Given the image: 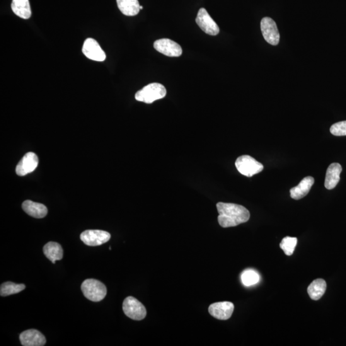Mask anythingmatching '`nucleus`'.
I'll list each match as a JSON object with an SVG mask.
<instances>
[{
    "instance_id": "nucleus-22",
    "label": "nucleus",
    "mask_w": 346,
    "mask_h": 346,
    "mask_svg": "<svg viewBox=\"0 0 346 346\" xmlns=\"http://www.w3.org/2000/svg\"><path fill=\"white\" fill-rule=\"evenodd\" d=\"M297 244L296 237H286L282 239L280 244L281 249L284 251L285 255L291 256L294 253Z\"/></svg>"
},
{
    "instance_id": "nucleus-15",
    "label": "nucleus",
    "mask_w": 346,
    "mask_h": 346,
    "mask_svg": "<svg viewBox=\"0 0 346 346\" xmlns=\"http://www.w3.org/2000/svg\"><path fill=\"white\" fill-rule=\"evenodd\" d=\"M342 171V166L338 163L331 164L326 171L324 186L328 190L333 189L340 181V175Z\"/></svg>"
},
{
    "instance_id": "nucleus-13",
    "label": "nucleus",
    "mask_w": 346,
    "mask_h": 346,
    "mask_svg": "<svg viewBox=\"0 0 346 346\" xmlns=\"http://www.w3.org/2000/svg\"><path fill=\"white\" fill-rule=\"evenodd\" d=\"M19 340L23 346H43L47 342L45 336L35 329L23 331L19 335Z\"/></svg>"
},
{
    "instance_id": "nucleus-23",
    "label": "nucleus",
    "mask_w": 346,
    "mask_h": 346,
    "mask_svg": "<svg viewBox=\"0 0 346 346\" xmlns=\"http://www.w3.org/2000/svg\"><path fill=\"white\" fill-rule=\"evenodd\" d=\"M241 280L243 284L246 287L257 284L260 280V276L255 271L248 270L244 271L241 275Z\"/></svg>"
},
{
    "instance_id": "nucleus-2",
    "label": "nucleus",
    "mask_w": 346,
    "mask_h": 346,
    "mask_svg": "<svg viewBox=\"0 0 346 346\" xmlns=\"http://www.w3.org/2000/svg\"><path fill=\"white\" fill-rule=\"evenodd\" d=\"M81 290L87 299L93 302L101 301L105 298L107 290L105 285L95 279H87L81 285Z\"/></svg>"
},
{
    "instance_id": "nucleus-12",
    "label": "nucleus",
    "mask_w": 346,
    "mask_h": 346,
    "mask_svg": "<svg viewBox=\"0 0 346 346\" xmlns=\"http://www.w3.org/2000/svg\"><path fill=\"white\" fill-rule=\"evenodd\" d=\"M38 164L39 159L37 155L33 153V152H28L17 165L16 174L20 176L28 175L37 168Z\"/></svg>"
},
{
    "instance_id": "nucleus-18",
    "label": "nucleus",
    "mask_w": 346,
    "mask_h": 346,
    "mask_svg": "<svg viewBox=\"0 0 346 346\" xmlns=\"http://www.w3.org/2000/svg\"><path fill=\"white\" fill-rule=\"evenodd\" d=\"M119 9L125 16H134L140 11L138 0H116Z\"/></svg>"
},
{
    "instance_id": "nucleus-11",
    "label": "nucleus",
    "mask_w": 346,
    "mask_h": 346,
    "mask_svg": "<svg viewBox=\"0 0 346 346\" xmlns=\"http://www.w3.org/2000/svg\"><path fill=\"white\" fill-rule=\"evenodd\" d=\"M234 311V304L231 302H215L210 304L209 312L212 316L219 320H228Z\"/></svg>"
},
{
    "instance_id": "nucleus-9",
    "label": "nucleus",
    "mask_w": 346,
    "mask_h": 346,
    "mask_svg": "<svg viewBox=\"0 0 346 346\" xmlns=\"http://www.w3.org/2000/svg\"><path fill=\"white\" fill-rule=\"evenodd\" d=\"M153 47L157 52L171 57H178L182 54V48L175 41L169 39H161L154 43Z\"/></svg>"
},
{
    "instance_id": "nucleus-14",
    "label": "nucleus",
    "mask_w": 346,
    "mask_h": 346,
    "mask_svg": "<svg viewBox=\"0 0 346 346\" xmlns=\"http://www.w3.org/2000/svg\"><path fill=\"white\" fill-rule=\"evenodd\" d=\"M314 183V178L312 176H307L302 179L298 185L290 190V197L296 200L302 199L308 195Z\"/></svg>"
},
{
    "instance_id": "nucleus-21",
    "label": "nucleus",
    "mask_w": 346,
    "mask_h": 346,
    "mask_svg": "<svg viewBox=\"0 0 346 346\" xmlns=\"http://www.w3.org/2000/svg\"><path fill=\"white\" fill-rule=\"evenodd\" d=\"M24 284H16L13 282H7L4 283L0 287V295L1 296H8L10 295L18 294L25 289Z\"/></svg>"
},
{
    "instance_id": "nucleus-1",
    "label": "nucleus",
    "mask_w": 346,
    "mask_h": 346,
    "mask_svg": "<svg viewBox=\"0 0 346 346\" xmlns=\"http://www.w3.org/2000/svg\"><path fill=\"white\" fill-rule=\"evenodd\" d=\"M217 209L218 222L222 228L237 226L250 219V212L240 205L220 202L217 204Z\"/></svg>"
},
{
    "instance_id": "nucleus-17",
    "label": "nucleus",
    "mask_w": 346,
    "mask_h": 346,
    "mask_svg": "<svg viewBox=\"0 0 346 346\" xmlns=\"http://www.w3.org/2000/svg\"><path fill=\"white\" fill-rule=\"evenodd\" d=\"M11 8L13 13L19 18L28 19L31 16V11L29 0H13Z\"/></svg>"
},
{
    "instance_id": "nucleus-24",
    "label": "nucleus",
    "mask_w": 346,
    "mask_h": 346,
    "mask_svg": "<svg viewBox=\"0 0 346 346\" xmlns=\"http://www.w3.org/2000/svg\"><path fill=\"white\" fill-rule=\"evenodd\" d=\"M331 134L335 136H345L346 135V121L338 122L331 126L330 128Z\"/></svg>"
},
{
    "instance_id": "nucleus-8",
    "label": "nucleus",
    "mask_w": 346,
    "mask_h": 346,
    "mask_svg": "<svg viewBox=\"0 0 346 346\" xmlns=\"http://www.w3.org/2000/svg\"><path fill=\"white\" fill-rule=\"evenodd\" d=\"M196 22L207 34L217 35L219 33L218 25L213 20L207 10L204 8L200 9L198 11Z\"/></svg>"
},
{
    "instance_id": "nucleus-3",
    "label": "nucleus",
    "mask_w": 346,
    "mask_h": 346,
    "mask_svg": "<svg viewBox=\"0 0 346 346\" xmlns=\"http://www.w3.org/2000/svg\"><path fill=\"white\" fill-rule=\"evenodd\" d=\"M167 93L165 87L161 84L153 83L147 85L135 94L136 100L150 104L155 101L164 98Z\"/></svg>"
},
{
    "instance_id": "nucleus-7",
    "label": "nucleus",
    "mask_w": 346,
    "mask_h": 346,
    "mask_svg": "<svg viewBox=\"0 0 346 346\" xmlns=\"http://www.w3.org/2000/svg\"><path fill=\"white\" fill-rule=\"evenodd\" d=\"M260 27L263 37L268 44L278 45L280 42V35L275 21L268 17H265L261 21Z\"/></svg>"
},
{
    "instance_id": "nucleus-19",
    "label": "nucleus",
    "mask_w": 346,
    "mask_h": 346,
    "mask_svg": "<svg viewBox=\"0 0 346 346\" xmlns=\"http://www.w3.org/2000/svg\"><path fill=\"white\" fill-rule=\"evenodd\" d=\"M43 252L47 257L55 263L57 260H62L63 258V249L59 243L55 242H49L43 248Z\"/></svg>"
},
{
    "instance_id": "nucleus-5",
    "label": "nucleus",
    "mask_w": 346,
    "mask_h": 346,
    "mask_svg": "<svg viewBox=\"0 0 346 346\" xmlns=\"http://www.w3.org/2000/svg\"><path fill=\"white\" fill-rule=\"evenodd\" d=\"M123 312L128 318L135 321H141L146 318V310L139 301L132 296L127 297L123 301Z\"/></svg>"
},
{
    "instance_id": "nucleus-20",
    "label": "nucleus",
    "mask_w": 346,
    "mask_h": 346,
    "mask_svg": "<svg viewBox=\"0 0 346 346\" xmlns=\"http://www.w3.org/2000/svg\"><path fill=\"white\" fill-rule=\"evenodd\" d=\"M326 282L323 279H317L311 283L308 288V293L312 299L319 300L325 293L326 290Z\"/></svg>"
},
{
    "instance_id": "nucleus-16",
    "label": "nucleus",
    "mask_w": 346,
    "mask_h": 346,
    "mask_svg": "<svg viewBox=\"0 0 346 346\" xmlns=\"http://www.w3.org/2000/svg\"><path fill=\"white\" fill-rule=\"evenodd\" d=\"M22 208L26 214L37 219L43 218L48 214V209L45 205L30 200L24 202Z\"/></svg>"
},
{
    "instance_id": "nucleus-6",
    "label": "nucleus",
    "mask_w": 346,
    "mask_h": 346,
    "mask_svg": "<svg viewBox=\"0 0 346 346\" xmlns=\"http://www.w3.org/2000/svg\"><path fill=\"white\" fill-rule=\"evenodd\" d=\"M111 236L107 232L99 229H88L82 232L81 239L87 246H98L107 243Z\"/></svg>"
},
{
    "instance_id": "nucleus-25",
    "label": "nucleus",
    "mask_w": 346,
    "mask_h": 346,
    "mask_svg": "<svg viewBox=\"0 0 346 346\" xmlns=\"http://www.w3.org/2000/svg\"><path fill=\"white\" fill-rule=\"evenodd\" d=\"M143 9V7L140 6V9L141 10V9Z\"/></svg>"
},
{
    "instance_id": "nucleus-4",
    "label": "nucleus",
    "mask_w": 346,
    "mask_h": 346,
    "mask_svg": "<svg viewBox=\"0 0 346 346\" xmlns=\"http://www.w3.org/2000/svg\"><path fill=\"white\" fill-rule=\"evenodd\" d=\"M236 166L239 173L247 177H252L263 169L262 164L249 156L239 157L236 162Z\"/></svg>"
},
{
    "instance_id": "nucleus-10",
    "label": "nucleus",
    "mask_w": 346,
    "mask_h": 346,
    "mask_svg": "<svg viewBox=\"0 0 346 346\" xmlns=\"http://www.w3.org/2000/svg\"><path fill=\"white\" fill-rule=\"evenodd\" d=\"M82 52L88 59L97 62H103L106 59L105 52L100 45L93 38L87 39L82 47Z\"/></svg>"
}]
</instances>
